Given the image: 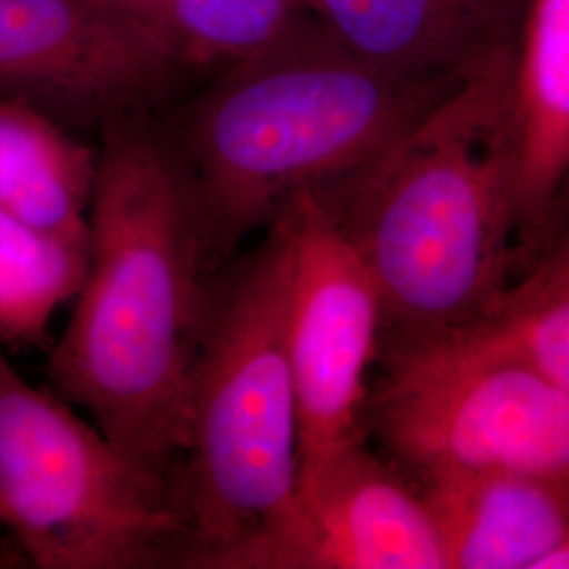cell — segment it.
Masks as SVG:
<instances>
[{"instance_id":"obj_13","label":"cell","mask_w":569,"mask_h":569,"mask_svg":"<svg viewBox=\"0 0 569 569\" xmlns=\"http://www.w3.org/2000/svg\"><path fill=\"white\" fill-rule=\"evenodd\" d=\"M98 150L26 98L0 100V211L26 224L89 239Z\"/></svg>"},{"instance_id":"obj_6","label":"cell","mask_w":569,"mask_h":569,"mask_svg":"<svg viewBox=\"0 0 569 569\" xmlns=\"http://www.w3.org/2000/svg\"><path fill=\"white\" fill-rule=\"evenodd\" d=\"M367 416L413 481L526 472L569 483V395L488 323L385 346Z\"/></svg>"},{"instance_id":"obj_2","label":"cell","mask_w":569,"mask_h":569,"mask_svg":"<svg viewBox=\"0 0 569 569\" xmlns=\"http://www.w3.org/2000/svg\"><path fill=\"white\" fill-rule=\"evenodd\" d=\"M385 306V346L488 321L517 279L515 56L326 192Z\"/></svg>"},{"instance_id":"obj_15","label":"cell","mask_w":569,"mask_h":569,"mask_svg":"<svg viewBox=\"0 0 569 569\" xmlns=\"http://www.w3.org/2000/svg\"><path fill=\"white\" fill-rule=\"evenodd\" d=\"M91 237L74 239L0 211V345H41L49 323L81 291Z\"/></svg>"},{"instance_id":"obj_7","label":"cell","mask_w":569,"mask_h":569,"mask_svg":"<svg viewBox=\"0 0 569 569\" xmlns=\"http://www.w3.org/2000/svg\"><path fill=\"white\" fill-rule=\"evenodd\" d=\"M291 232L287 340L300 406V467L363 441L385 306L326 192L283 211Z\"/></svg>"},{"instance_id":"obj_17","label":"cell","mask_w":569,"mask_h":569,"mask_svg":"<svg viewBox=\"0 0 569 569\" xmlns=\"http://www.w3.org/2000/svg\"><path fill=\"white\" fill-rule=\"evenodd\" d=\"M542 569H569V533L566 536L563 545L550 555Z\"/></svg>"},{"instance_id":"obj_8","label":"cell","mask_w":569,"mask_h":569,"mask_svg":"<svg viewBox=\"0 0 569 569\" xmlns=\"http://www.w3.org/2000/svg\"><path fill=\"white\" fill-rule=\"evenodd\" d=\"M222 569H448L425 493L363 441L300 467L283 515Z\"/></svg>"},{"instance_id":"obj_11","label":"cell","mask_w":569,"mask_h":569,"mask_svg":"<svg viewBox=\"0 0 569 569\" xmlns=\"http://www.w3.org/2000/svg\"><path fill=\"white\" fill-rule=\"evenodd\" d=\"M517 232L528 266L561 222L569 190V0H529L515 56Z\"/></svg>"},{"instance_id":"obj_4","label":"cell","mask_w":569,"mask_h":569,"mask_svg":"<svg viewBox=\"0 0 569 569\" xmlns=\"http://www.w3.org/2000/svg\"><path fill=\"white\" fill-rule=\"evenodd\" d=\"M291 232L283 216L211 289L190 380L176 488L180 568L222 569L274 523L300 477V406L289 357Z\"/></svg>"},{"instance_id":"obj_1","label":"cell","mask_w":569,"mask_h":569,"mask_svg":"<svg viewBox=\"0 0 569 569\" xmlns=\"http://www.w3.org/2000/svg\"><path fill=\"white\" fill-rule=\"evenodd\" d=\"M89 232L51 382L117 448L176 479L211 264L182 161L146 114L102 127Z\"/></svg>"},{"instance_id":"obj_10","label":"cell","mask_w":569,"mask_h":569,"mask_svg":"<svg viewBox=\"0 0 569 569\" xmlns=\"http://www.w3.org/2000/svg\"><path fill=\"white\" fill-rule=\"evenodd\" d=\"M529 0H302L352 56L407 81H468L517 56Z\"/></svg>"},{"instance_id":"obj_5","label":"cell","mask_w":569,"mask_h":569,"mask_svg":"<svg viewBox=\"0 0 569 569\" xmlns=\"http://www.w3.org/2000/svg\"><path fill=\"white\" fill-rule=\"evenodd\" d=\"M0 526L42 569L176 566V479L117 448L0 352Z\"/></svg>"},{"instance_id":"obj_16","label":"cell","mask_w":569,"mask_h":569,"mask_svg":"<svg viewBox=\"0 0 569 569\" xmlns=\"http://www.w3.org/2000/svg\"><path fill=\"white\" fill-rule=\"evenodd\" d=\"M483 323L505 333L569 395V203L547 247Z\"/></svg>"},{"instance_id":"obj_9","label":"cell","mask_w":569,"mask_h":569,"mask_svg":"<svg viewBox=\"0 0 569 569\" xmlns=\"http://www.w3.org/2000/svg\"><path fill=\"white\" fill-rule=\"evenodd\" d=\"M183 72L102 0H0V91L106 122L146 114Z\"/></svg>"},{"instance_id":"obj_14","label":"cell","mask_w":569,"mask_h":569,"mask_svg":"<svg viewBox=\"0 0 569 569\" xmlns=\"http://www.w3.org/2000/svg\"><path fill=\"white\" fill-rule=\"evenodd\" d=\"M136 23L183 74L222 72L308 18L302 0H102Z\"/></svg>"},{"instance_id":"obj_12","label":"cell","mask_w":569,"mask_h":569,"mask_svg":"<svg viewBox=\"0 0 569 569\" xmlns=\"http://www.w3.org/2000/svg\"><path fill=\"white\" fill-rule=\"evenodd\" d=\"M443 538L448 569H542L569 533V483L526 472L413 481Z\"/></svg>"},{"instance_id":"obj_3","label":"cell","mask_w":569,"mask_h":569,"mask_svg":"<svg viewBox=\"0 0 569 569\" xmlns=\"http://www.w3.org/2000/svg\"><path fill=\"white\" fill-rule=\"evenodd\" d=\"M460 84L378 70L310 16L262 53L218 72L178 138H169L211 268L296 199L361 176Z\"/></svg>"},{"instance_id":"obj_18","label":"cell","mask_w":569,"mask_h":569,"mask_svg":"<svg viewBox=\"0 0 569 569\" xmlns=\"http://www.w3.org/2000/svg\"><path fill=\"white\" fill-rule=\"evenodd\" d=\"M569 203V190H568V199H566V207H568Z\"/></svg>"}]
</instances>
